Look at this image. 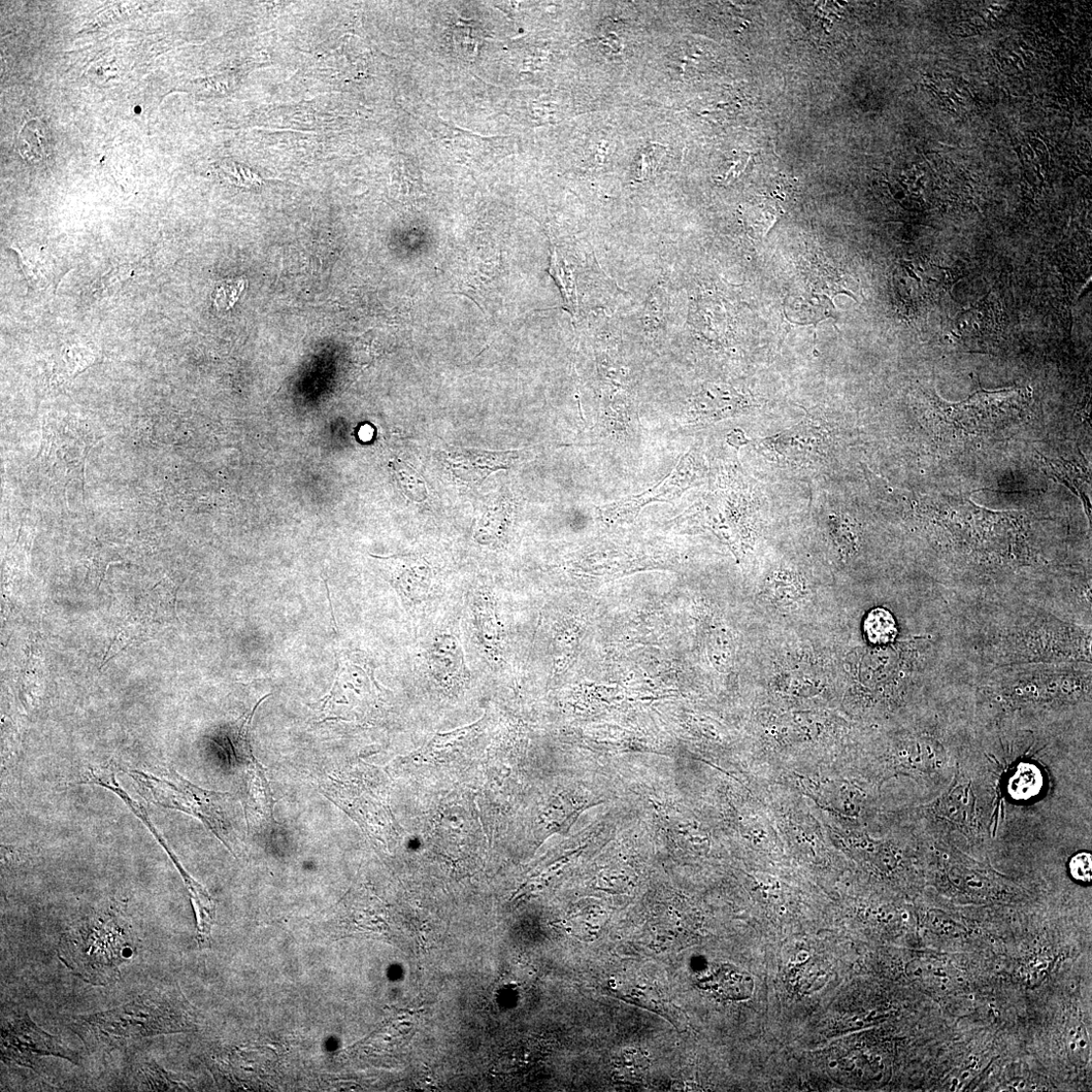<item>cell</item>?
Instances as JSON below:
<instances>
[{
    "label": "cell",
    "mask_w": 1092,
    "mask_h": 1092,
    "mask_svg": "<svg viewBox=\"0 0 1092 1092\" xmlns=\"http://www.w3.org/2000/svg\"><path fill=\"white\" fill-rule=\"evenodd\" d=\"M138 937L120 904H108L77 921L60 939L58 957L83 981L109 986L137 953Z\"/></svg>",
    "instance_id": "obj_1"
},
{
    "label": "cell",
    "mask_w": 1092,
    "mask_h": 1092,
    "mask_svg": "<svg viewBox=\"0 0 1092 1092\" xmlns=\"http://www.w3.org/2000/svg\"><path fill=\"white\" fill-rule=\"evenodd\" d=\"M71 1028L93 1053L110 1052L131 1040L189 1031L192 1023L182 997L157 988L119 1008L78 1016Z\"/></svg>",
    "instance_id": "obj_2"
},
{
    "label": "cell",
    "mask_w": 1092,
    "mask_h": 1092,
    "mask_svg": "<svg viewBox=\"0 0 1092 1092\" xmlns=\"http://www.w3.org/2000/svg\"><path fill=\"white\" fill-rule=\"evenodd\" d=\"M128 774L149 803L200 819L231 853L236 854L241 838L236 802L231 794L197 787L173 769L161 770L159 776L139 770Z\"/></svg>",
    "instance_id": "obj_3"
},
{
    "label": "cell",
    "mask_w": 1092,
    "mask_h": 1092,
    "mask_svg": "<svg viewBox=\"0 0 1092 1092\" xmlns=\"http://www.w3.org/2000/svg\"><path fill=\"white\" fill-rule=\"evenodd\" d=\"M270 698L261 699L232 726L228 736L232 762L236 770L247 818L254 825L273 826L274 798L266 770L253 754L250 730L252 718L259 705Z\"/></svg>",
    "instance_id": "obj_4"
},
{
    "label": "cell",
    "mask_w": 1092,
    "mask_h": 1092,
    "mask_svg": "<svg viewBox=\"0 0 1092 1092\" xmlns=\"http://www.w3.org/2000/svg\"><path fill=\"white\" fill-rule=\"evenodd\" d=\"M54 1056L79 1065L78 1054L66 1046L60 1037L38 1027L26 1013L3 1024L2 1059L5 1063L38 1071L40 1059Z\"/></svg>",
    "instance_id": "obj_5"
},
{
    "label": "cell",
    "mask_w": 1092,
    "mask_h": 1092,
    "mask_svg": "<svg viewBox=\"0 0 1092 1092\" xmlns=\"http://www.w3.org/2000/svg\"><path fill=\"white\" fill-rule=\"evenodd\" d=\"M704 468L697 449L686 453L673 471L656 486L640 494L630 495L620 501L599 508L602 518L608 522L635 519L647 505L661 502L672 503L695 486L703 477Z\"/></svg>",
    "instance_id": "obj_6"
},
{
    "label": "cell",
    "mask_w": 1092,
    "mask_h": 1092,
    "mask_svg": "<svg viewBox=\"0 0 1092 1092\" xmlns=\"http://www.w3.org/2000/svg\"><path fill=\"white\" fill-rule=\"evenodd\" d=\"M641 421L630 390L601 393L598 418L590 430V445L633 449L640 444Z\"/></svg>",
    "instance_id": "obj_7"
},
{
    "label": "cell",
    "mask_w": 1092,
    "mask_h": 1092,
    "mask_svg": "<svg viewBox=\"0 0 1092 1092\" xmlns=\"http://www.w3.org/2000/svg\"><path fill=\"white\" fill-rule=\"evenodd\" d=\"M746 406L742 395L732 388L706 385L690 396L673 422L682 428L706 425L736 416Z\"/></svg>",
    "instance_id": "obj_8"
},
{
    "label": "cell",
    "mask_w": 1092,
    "mask_h": 1092,
    "mask_svg": "<svg viewBox=\"0 0 1092 1092\" xmlns=\"http://www.w3.org/2000/svg\"><path fill=\"white\" fill-rule=\"evenodd\" d=\"M422 657L427 674L442 684L453 683L469 674L460 641L450 632L437 634Z\"/></svg>",
    "instance_id": "obj_9"
},
{
    "label": "cell",
    "mask_w": 1092,
    "mask_h": 1092,
    "mask_svg": "<svg viewBox=\"0 0 1092 1092\" xmlns=\"http://www.w3.org/2000/svg\"><path fill=\"white\" fill-rule=\"evenodd\" d=\"M448 455L452 474L460 483L479 484L490 474L514 465L521 458V451L456 449Z\"/></svg>",
    "instance_id": "obj_10"
},
{
    "label": "cell",
    "mask_w": 1092,
    "mask_h": 1092,
    "mask_svg": "<svg viewBox=\"0 0 1092 1092\" xmlns=\"http://www.w3.org/2000/svg\"><path fill=\"white\" fill-rule=\"evenodd\" d=\"M391 582L406 605L417 606L432 592L434 573L428 562L419 556H405L390 561Z\"/></svg>",
    "instance_id": "obj_11"
},
{
    "label": "cell",
    "mask_w": 1092,
    "mask_h": 1092,
    "mask_svg": "<svg viewBox=\"0 0 1092 1092\" xmlns=\"http://www.w3.org/2000/svg\"><path fill=\"white\" fill-rule=\"evenodd\" d=\"M474 625L477 640L486 656L500 664L503 650V627L498 616L497 604L487 591L477 594L473 603Z\"/></svg>",
    "instance_id": "obj_12"
},
{
    "label": "cell",
    "mask_w": 1092,
    "mask_h": 1092,
    "mask_svg": "<svg viewBox=\"0 0 1092 1092\" xmlns=\"http://www.w3.org/2000/svg\"><path fill=\"white\" fill-rule=\"evenodd\" d=\"M698 986L721 1000L745 1001L754 990L753 977L732 964H718L698 979Z\"/></svg>",
    "instance_id": "obj_13"
},
{
    "label": "cell",
    "mask_w": 1092,
    "mask_h": 1092,
    "mask_svg": "<svg viewBox=\"0 0 1092 1092\" xmlns=\"http://www.w3.org/2000/svg\"><path fill=\"white\" fill-rule=\"evenodd\" d=\"M608 994L614 998L620 999L626 1003L647 1009L660 1016L669 1020L675 1028L681 1030L684 1027V1017L678 1009L661 998L656 991L642 987V986H615L608 988Z\"/></svg>",
    "instance_id": "obj_14"
},
{
    "label": "cell",
    "mask_w": 1092,
    "mask_h": 1092,
    "mask_svg": "<svg viewBox=\"0 0 1092 1092\" xmlns=\"http://www.w3.org/2000/svg\"><path fill=\"white\" fill-rule=\"evenodd\" d=\"M174 864L177 866L182 880L188 890L189 897L197 917V935L198 941L201 945L208 946L212 926L216 916V907L209 892L200 884L197 883L188 873L184 870L180 862V859L173 852L170 854Z\"/></svg>",
    "instance_id": "obj_15"
},
{
    "label": "cell",
    "mask_w": 1092,
    "mask_h": 1092,
    "mask_svg": "<svg viewBox=\"0 0 1092 1092\" xmlns=\"http://www.w3.org/2000/svg\"><path fill=\"white\" fill-rule=\"evenodd\" d=\"M548 272L561 292L566 309L573 316H577L579 313V297L576 271L573 264L553 248Z\"/></svg>",
    "instance_id": "obj_16"
},
{
    "label": "cell",
    "mask_w": 1092,
    "mask_h": 1092,
    "mask_svg": "<svg viewBox=\"0 0 1092 1092\" xmlns=\"http://www.w3.org/2000/svg\"><path fill=\"white\" fill-rule=\"evenodd\" d=\"M512 506L507 500L494 503L476 526L475 539L482 545H493L502 540L510 523Z\"/></svg>",
    "instance_id": "obj_17"
},
{
    "label": "cell",
    "mask_w": 1092,
    "mask_h": 1092,
    "mask_svg": "<svg viewBox=\"0 0 1092 1092\" xmlns=\"http://www.w3.org/2000/svg\"><path fill=\"white\" fill-rule=\"evenodd\" d=\"M18 149L28 162H39L50 153V137L47 127L40 120L28 121L18 137Z\"/></svg>",
    "instance_id": "obj_18"
},
{
    "label": "cell",
    "mask_w": 1092,
    "mask_h": 1092,
    "mask_svg": "<svg viewBox=\"0 0 1092 1092\" xmlns=\"http://www.w3.org/2000/svg\"><path fill=\"white\" fill-rule=\"evenodd\" d=\"M1043 785L1044 779L1040 769L1034 764L1023 763L1018 765L1011 776L1008 790L1013 800L1028 802L1039 796Z\"/></svg>",
    "instance_id": "obj_19"
},
{
    "label": "cell",
    "mask_w": 1092,
    "mask_h": 1092,
    "mask_svg": "<svg viewBox=\"0 0 1092 1092\" xmlns=\"http://www.w3.org/2000/svg\"><path fill=\"white\" fill-rule=\"evenodd\" d=\"M864 628L868 640L876 645L888 644L898 634L895 618L884 609L873 610L866 618Z\"/></svg>",
    "instance_id": "obj_20"
},
{
    "label": "cell",
    "mask_w": 1092,
    "mask_h": 1092,
    "mask_svg": "<svg viewBox=\"0 0 1092 1092\" xmlns=\"http://www.w3.org/2000/svg\"><path fill=\"white\" fill-rule=\"evenodd\" d=\"M649 1067L648 1057L637 1049H625L614 1062L616 1076L625 1081L640 1080Z\"/></svg>",
    "instance_id": "obj_21"
},
{
    "label": "cell",
    "mask_w": 1092,
    "mask_h": 1092,
    "mask_svg": "<svg viewBox=\"0 0 1092 1092\" xmlns=\"http://www.w3.org/2000/svg\"><path fill=\"white\" fill-rule=\"evenodd\" d=\"M14 249L19 254L23 271L29 285L34 287L46 286L48 285L47 272L49 266L45 255H42L36 249L24 250L21 247H14Z\"/></svg>",
    "instance_id": "obj_22"
},
{
    "label": "cell",
    "mask_w": 1092,
    "mask_h": 1092,
    "mask_svg": "<svg viewBox=\"0 0 1092 1092\" xmlns=\"http://www.w3.org/2000/svg\"><path fill=\"white\" fill-rule=\"evenodd\" d=\"M455 48L463 58L475 59L484 39L481 30L465 22H458L452 28Z\"/></svg>",
    "instance_id": "obj_23"
},
{
    "label": "cell",
    "mask_w": 1092,
    "mask_h": 1092,
    "mask_svg": "<svg viewBox=\"0 0 1092 1092\" xmlns=\"http://www.w3.org/2000/svg\"><path fill=\"white\" fill-rule=\"evenodd\" d=\"M666 155V149L660 145H650L642 150L635 163V175L638 181L645 182L652 179Z\"/></svg>",
    "instance_id": "obj_24"
},
{
    "label": "cell",
    "mask_w": 1092,
    "mask_h": 1092,
    "mask_svg": "<svg viewBox=\"0 0 1092 1092\" xmlns=\"http://www.w3.org/2000/svg\"><path fill=\"white\" fill-rule=\"evenodd\" d=\"M1067 1049L1073 1062L1084 1066L1090 1056V1042L1081 1024H1073L1067 1035Z\"/></svg>",
    "instance_id": "obj_25"
},
{
    "label": "cell",
    "mask_w": 1092,
    "mask_h": 1092,
    "mask_svg": "<svg viewBox=\"0 0 1092 1092\" xmlns=\"http://www.w3.org/2000/svg\"><path fill=\"white\" fill-rule=\"evenodd\" d=\"M142 1071L145 1078L143 1083L148 1090H177L183 1086L154 1062L144 1064Z\"/></svg>",
    "instance_id": "obj_26"
},
{
    "label": "cell",
    "mask_w": 1092,
    "mask_h": 1092,
    "mask_svg": "<svg viewBox=\"0 0 1092 1092\" xmlns=\"http://www.w3.org/2000/svg\"><path fill=\"white\" fill-rule=\"evenodd\" d=\"M401 476L406 494H410L411 499L417 502H423L427 499L426 487L420 476L416 475L410 468L401 470Z\"/></svg>",
    "instance_id": "obj_27"
},
{
    "label": "cell",
    "mask_w": 1092,
    "mask_h": 1092,
    "mask_svg": "<svg viewBox=\"0 0 1092 1092\" xmlns=\"http://www.w3.org/2000/svg\"><path fill=\"white\" fill-rule=\"evenodd\" d=\"M1072 877L1082 883H1089L1092 878L1091 854L1083 852L1075 855L1069 864Z\"/></svg>",
    "instance_id": "obj_28"
},
{
    "label": "cell",
    "mask_w": 1092,
    "mask_h": 1092,
    "mask_svg": "<svg viewBox=\"0 0 1092 1092\" xmlns=\"http://www.w3.org/2000/svg\"><path fill=\"white\" fill-rule=\"evenodd\" d=\"M242 290V283H224L217 288L214 299L218 308L229 309L238 299Z\"/></svg>",
    "instance_id": "obj_29"
},
{
    "label": "cell",
    "mask_w": 1092,
    "mask_h": 1092,
    "mask_svg": "<svg viewBox=\"0 0 1092 1092\" xmlns=\"http://www.w3.org/2000/svg\"><path fill=\"white\" fill-rule=\"evenodd\" d=\"M131 271L128 268H120L110 274L106 275L103 279L99 280L96 284L95 290L98 292H108L119 286L130 275Z\"/></svg>",
    "instance_id": "obj_30"
}]
</instances>
